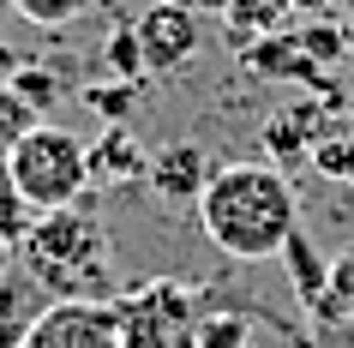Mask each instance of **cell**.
Listing matches in <instances>:
<instances>
[{
    "label": "cell",
    "instance_id": "obj_3",
    "mask_svg": "<svg viewBox=\"0 0 354 348\" xmlns=\"http://www.w3.org/2000/svg\"><path fill=\"white\" fill-rule=\"evenodd\" d=\"M6 174L19 186V199L30 210H66L91 192V156H84V138L55 120H37L24 132L12 156H6Z\"/></svg>",
    "mask_w": 354,
    "mask_h": 348
},
{
    "label": "cell",
    "instance_id": "obj_25",
    "mask_svg": "<svg viewBox=\"0 0 354 348\" xmlns=\"http://www.w3.org/2000/svg\"><path fill=\"white\" fill-rule=\"evenodd\" d=\"M174 6H192V12H198V0H174Z\"/></svg>",
    "mask_w": 354,
    "mask_h": 348
},
{
    "label": "cell",
    "instance_id": "obj_9",
    "mask_svg": "<svg viewBox=\"0 0 354 348\" xmlns=\"http://www.w3.org/2000/svg\"><path fill=\"white\" fill-rule=\"evenodd\" d=\"M324 114L313 109V102H288V109H277L270 114V127H264V150H270V168H295V163H306L313 156V145L324 138Z\"/></svg>",
    "mask_w": 354,
    "mask_h": 348
},
{
    "label": "cell",
    "instance_id": "obj_16",
    "mask_svg": "<svg viewBox=\"0 0 354 348\" xmlns=\"http://www.w3.org/2000/svg\"><path fill=\"white\" fill-rule=\"evenodd\" d=\"M306 163H313L324 181L354 186V138H348V132H342V138H336V132H324V138L313 145V156H306Z\"/></svg>",
    "mask_w": 354,
    "mask_h": 348
},
{
    "label": "cell",
    "instance_id": "obj_19",
    "mask_svg": "<svg viewBox=\"0 0 354 348\" xmlns=\"http://www.w3.org/2000/svg\"><path fill=\"white\" fill-rule=\"evenodd\" d=\"M30 217H37V210H30V204L19 199V186H12L6 163H0V240H6V246H19V240H24V228H30Z\"/></svg>",
    "mask_w": 354,
    "mask_h": 348
},
{
    "label": "cell",
    "instance_id": "obj_15",
    "mask_svg": "<svg viewBox=\"0 0 354 348\" xmlns=\"http://www.w3.org/2000/svg\"><path fill=\"white\" fill-rule=\"evenodd\" d=\"M246 318L241 312H205L198 324H192V348H246Z\"/></svg>",
    "mask_w": 354,
    "mask_h": 348
},
{
    "label": "cell",
    "instance_id": "obj_22",
    "mask_svg": "<svg viewBox=\"0 0 354 348\" xmlns=\"http://www.w3.org/2000/svg\"><path fill=\"white\" fill-rule=\"evenodd\" d=\"M288 12H318V6H330V0H282Z\"/></svg>",
    "mask_w": 354,
    "mask_h": 348
},
{
    "label": "cell",
    "instance_id": "obj_18",
    "mask_svg": "<svg viewBox=\"0 0 354 348\" xmlns=\"http://www.w3.org/2000/svg\"><path fill=\"white\" fill-rule=\"evenodd\" d=\"M324 306H330V324H354V253H336V258H330Z\"/></svg>",
    "mask_w": 354,
    "mask_h": 348
},
{
    "label": "cell",
    "instance_id": "obj_10",
    "mask_svg": "<svg viewBox=\"0 0 354 348\" xmlns=\"http://www.w3.org/2000/svg\"><path fill=\"white\" fill-rule=\"evenodd\" d=\"M277 258L288 264V282H295L300 306L313 312V318H324V324H330V306H324V289H330V258L313 246V235H306V228H295V235L282 240Z\"/></svg>",
    "mask_w": 354,
    "mask_h": 348
},
{
    "label": "cell",
    "instance_id": "obj_1",
    "mask_svg": "<svg viewBox=\"0 0 354 348\" xmlns=\"http://www.w3.org/2000/svg\"><path fill=\"white\" fill-rule=\"evenodd\" d=\"M198 228L216 253L241 264L277 258L282 240L300 228V192L270 163H223L198 192Z\"/></svg>",
    "mask_w": 354,
    "mask_h": 348
},
{
    "label": "cell",
    "instance_id": "obj_11",
    "mask_svg": "<svg viewBox=\"0 0 354 348\" xmlns=\"http://www.w3.org/2000/svg\"><path fill=\"white\" fill-rule=\"evenodd\" d=\"M48 306V289H42L30 271H6L0 276V348H19L30 336V324Z\"/></svg>",
    "mask_w": 354,
    "mask_h": 348
},
{
    "label": "cell",
    "instance_id": "obj_21",
    "mask_svg": "<svg viewBox=\"0 0 354 348\" xmlns=\"http://www.w3.org/2000/svg\"><path fill=\"white\" fill-rule=\"evenodd\" d=\"M109 66H114V78H127V84L145 78V48H138V37H132V24H120V30L109 37Z\"/></svg>",
    "mask_w": 354,
    "mask_h": 348
},
{
    "label": "cell",
    "instance_id": "obj_7",
    "mask_svg": "<svg viewBox=\"0 0 354 348\" xmlns=\"http://www.w3.org/2000/svg\"><path fill=\"white\" fill-rule=\"evenodd\" d=\"M210 174H216V163H210V150L198 145V138L162 145L156 156H150V168H145L150 192H156L162 204H198V192L210 186Z\"/></svg>",
    "mask_w": 354,
    "mask_h": 348
},
{
    "label": "cell",
    "instance_id": "obj_23",
    "mask_svg": "<svg viewBox=\"0 0 354 348\" xmlns=\"http://www.w3.org/2000/svg\"><path fill=\"white\" fill-rule=\"evenodd\" d=\"M12 271V246H6V240H0V276Z\"/></svg>",
    "mask_w": 354,
    "mask_h": 348
},
{
    "label": "cell",
    "instance_id": "obj_14",
    "mask_svg": "<svg viewBox=\"0 0 354 348\" xmlns=\"http://www.w3.org/2000/svg\"><path fill=\"white\" fill-rule=\"evenodd\" d=\"M42 114L30 109V102H24L19 91H12V84H6V78H0V163H6V156H12V145H19L24 132L37 127Z\"/></svg>",
    "mask_w": 354,
    "mask_h": 348
},
{
    "label": "cell",
    "instance_id": "obj_5",
    "mask_svg": "<svg viewBox=\"0 0 354 348\" xmlns=\"http://www.w3.org/2000/svg\"><path fill=\"white\" fill-rule=\"evenodd\" d=\"M19 348H120L109 300H48Z\"/></svg>",
    "mask_w": 354,
    "mask_h": 348
},
{
    "label": "cell",
    "instance_id": "obj_12",
    "mask_svg": "<svg viewBox=\"0 0 354 348\" xmlns=\"http://www.w3.org/2000/svg\"><path fill=\"white\" fill-rule=\"evenodd\" d=\"M228 30H234V48L241 42H264V37H277V24L288 19V6L282 0H228Z\"/></svg>",
    "mask_w": 354,
    "mask_h": 348
},
{
    "label": "cell",
    "instance_id": "obj_17",
    "mask_svg": "<svg viewBox=\"0 0 354 348\" xmlns=\"http://www.w3.org/2000/svg\"><path fill=\"white\" fill-rule=\"evenodd\" d=\"M84 102H91V114H102L109 127H127V120H132V109H138V96H132V84H127V78L91 84V91H84Z\"/></svg>",
    "mask_w": 354,
    "mask_h": 348
},
{
    "label": "cell",
    "instance_id": "obj_2",
    "mask_svg": "<svg viewBox=\"0 0 354 348\" xmlns=\"http://www.w3.org/2000/svg\"><path fill=\"white\" fill-rule=\"evenodd\" d=\"M19 271H30L48 289V300H114V264H109V228L96 210H37L19 240Z\"/></svg>",
    "mask_w": 354,
    "mask_h": 348
},
{
    "label": "cell",
    "instance_id": "obj_20",
    "mask_svg": "<svg viewBox=\"0 0 354 348\" xmlns=\"http://www.w3.org/2000/svg\"><path fill=\"white\" fill-rule=\"evenodd\" d=\"M84 6H91V0H12V12H19V19H30V24H42V30L73 24Z\"/></svg>",
    "mask_w": 354,
    "mask_h": 348
},
{
    "label": "cell",
    "instance_id": "obj_24",
    "mask_svg": "<svg viewBox=\"0 0 354 348\" xmlns=\"http://www.w3.org/2000/svg\"><path fill=\"white\" fill-rule=\"evenodd\" d=\"M198 6H210V12H228V0H198Z\"/></svg>",
    "mask_w": 354,
    "mask_h": 348
},
{
    "label": "cell",
    "instance_id": "obj_6",
    "mask_svg": "<svg viewBox=\"0 0 354 348\" xmlns=\"http://www.w3.org/2000/svg\"><path fill=\"white\" fill-rule=\"evenodd\" d=\"M132 37L145 48V73H180L198 55V12L174 6V0H150L132 19Z\"/></svg>",
    "mask_w": 354,
    "mask_h": 348
},
{
    "label": "cell",
    "instance_id": "obj_8",
    "mask_svg": "<svg viewBox=\"0 0 354 348\" xmlns=\"http://www.w3.org/2000/svg\"><path fill=\"white\" fill-rule=\"evenodd\" d=\"M84 156H91V186H102V192H120V186H138L145 181V145L132 138L127 127H109L96 145H84Z\"/></svg>",
    "mask_w": 354,
    "mask_h": 348
},
{
    "label": "cell",
    "instance_id": "obj_4",
    "mask_svg": "<svg viewBox=\"0 0 354 348\" xmlns=\"http://www.w3.org/2000/svg\"><path fill=\"white\" fill-rule=\"evenodd\" d=\"M114 324H120V348H192V282H174V276H156V282H138V289L114 294Z\"/></svg>",
    "mask_w": 354,
    "mask_h": 348
},
{
    "label": "cell",
    "instance_id": "obj_13",
    "mask_svg": "<svg viewBox=\"0 0 354 348\" xmlns=\"http://www.w3.org/2000/svg\"><path fill=\"white\" fill-rule=\"evenodd\" d=\"M6 84H12V91H19L37 114H48V109L60 102V73H55V66H37V60L12 66V78H6Z\"/></svg>",
    "mask_w": 354,
    "mask_h": 348
}]
</instances>
